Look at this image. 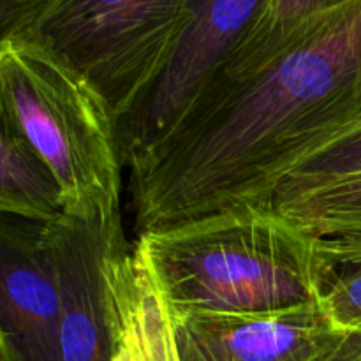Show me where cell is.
<instances>
[{"mask_svg":"<svg viewBox=\"0 0 361 361\" xmlns=\"http://www.w3.org/2000/svg\"><path fill=\"white\" fill-rule=\"evenodd\" d=\"M361 116V0L293 30L242 80L215 78L129 162L136 236L235 207H271L309 155Z\"/></svg>","mask_w":361,"mask_h":361,"instance_id":"cell-1","label":"cell"},{"mask_svg":"<svg viewBox=\"0 0 361 361\" xmlns=\"http://www.w3.org/2000/svg\"><path fill=\"white\" fill-rule=\"evenodd\" d=\"M173 317L271 312L319 300L321 238L271 207H235L136 236Z\"/></svg>","mask_w":361,"mask_h":361,"instance_id":"cell-2","label":"cell"},{"mask_svg":"<svg viewBox=\"0 0 361 361\" xmlns=\"http://www.w3.org/2000/svg\"><path fill=\"white\" fill-rule=\"evenodd\" d=\"M2 118L48 162L71 217L122 226V120L101 88L28 34L0 39Z\"/></svg>","mask_w":361,"mask_h":361,"instance_id":"cell-3","label":"cell"},{"mask_svg":"<svg viewBox=\"0 0 361 361\" xmlns=\"http://www.w3.org/2000/svg\"><path fill=\"white\" fill-rule=\"evenodd\" d=\"M190 0H56L23 32L87 74L120 120L168 66Z\"/></svg>","mask_w":361,"mask_h":361,"instance_id":"cell-4","label":"cell"},{"mask_svg":"<svg viewBox=\"0 0 361 361\" xmlns=\"http://www.w3.org/2000/svg\"><path fill=\"white\" fill-rule=\"evenodd\" d=\"M271 0H190L168 66L122 122L126 164L164 137L224 69Z\"/></svg>","mask_w":361,"mask_h":361,"instance_id":"cell-5","label":"cell"},{"mask_svg":"<svg viewBox=\"0 0 361 361\" xmlns=\"http://www.w3.org/2000/svg\"><path fill=\"white\" fill-rule=\"evenodd\" d=\"M182 361H361V330L335 326L319 302L271 312L173 317Z\"/></svg>","mask_w":361,"mask_h":361,"instance_id":"cell-6","label":"cell"},{"mask_svg":"<svg viewBox=\"0 0 361 361\" xmlns=\"http://www.w3.org/2000/svg\"><path fill=\"white\" fill-rule=\"evenodd\" d=\"M60 295V361H109L104 259L122 226L62 215L44 224Z\"/></svg>","mask_w":361,"mask_h":361,"instance_id":"cell-7","label":"cell"},{"mask_svg":"<svg viewBox=\"0 0 361 361\" xmlns=\"http://www.w3.org/2000/svg\"><path fill=\"white\" fill-rule=\"evenodd\" d=\"M0 314L28 361H60V295L44 224L2 215Z\"/></svg>","mask_w":361,"mask_h":361,"instance_id":"cell-8","label":"cell"},{"mask_svg":"<svg viewBox=\"0 0 361 361\" xmlns=\"http://www.w3.org/2000/svg\"><path fill=\"white\" fill-rule=\"evenodd\" d=\"M109 361H182L168 300L143 247L118 240L104 259Z\"/></svg>","mask_w":361,"mask_h":361,"instance_id":"cell-9","label":"cell"},{"mask_svg":"<svg viewBox=\"0 0 361 361\" xmlns=\"http://www.w3.org/2000/svg\"><path fill=\"white\" fill-rule=\"evenodd\" d=\"M0 212L23 221L49 224L66 215L63 192L48 162L30 141L2 118Z\"/></svg>","mask_w":361,"mask_h":361,"instance_id":"cell-10","label":"cell"},{"mask_svg":"<svg viewBox=\"0 0 361 361\" xmlns=\"http://www.w3.org/2000/svg\"><path fill=\"white\" fill-rule=\"evenodd\" d=\"M274 204L319 238L361 235V175L302 189H279Z\"/></svg>","mask_w":361,"mask_h":361,"instance_id":"cell-11","label":"cell"},{"mask_svg":"<svg viewBox=\"0 0 361 361\" xmlns=\"http://www.w3.org/2000/svg\"><path fill=\"white\" fill-rule=\"evenodd\" d=\"M341 2L344 0H271L215 78L242 80L257 73L281 51L298 25Z\"/></svg>","mask_w":361,"mask_h":361,"instance_id":"cell-12","label":"cell"},{"mask_svg":"<svg viewBox=\"0 0 361 361\" xmlns=\"http://www.w3.org/2000/svg\"><path fill=\"white\" fill-rule=\"evenodd\" d=\"M326 277L319 305L341 330H361V235L321 238Z\"/></svg>","mask_w":361,"mask_h":361,"instance_id":"cell-13","label":"cell"},{"mask_svg":"<svg viewBox=\"0 0 361 361\" xmlns=\"http://www.w3.org/2000/svg\"><path fill=\"white\" fill-rule=\"evenodd\" d=\"M361 175V116L305 159L279 189H302Z\"/></svg>","mask_w":361,"mask_h":361,"instance_id":"cell-14","label":"cell"},{"mask_svg":"<svg viewBox=\"0 0 361 361\" xmlns=\"http://www.w3.org/2000/svg\"><path fill=\"white\" fill-rule=\"evenodd\" d=\"M56 0H0L2 37L23 32Z\"/></svg>","mask_w":361,"mask_h":361,"instance_id":"cell-15","label":"cell"},{"mask_svg":"<svg viewBox=\"0 0 361 361\" xmlns=\"http://www.w3.org/2000/svg\"><path fill=\"white\" fill-rule=\"evenodd\" d=\"M0 361H28L21 355L18 345L7 337L6 334L0 335Z\"/></svg>","mask_w":361,"mask_h":361,"instance_id":"cell-16","label":"cell"}]
</instances>
